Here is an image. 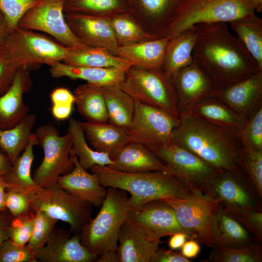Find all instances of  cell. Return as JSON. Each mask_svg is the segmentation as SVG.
<instances>
[{"mask_svg":"<svg viewBox=\"0 0 262 262\" xmlns=\"http://www.w3.org/2000/svg\"><path fill=\"white\" fill-rule=\"evenodd\" d=\"M196 26L197 35L193 60L218 90L260 71L243 44L229 32L227 23Z\"/></svg>","mask_w":262,"mask_h":262,"instance_id":"obj_1","label":"cell"},{"mask_svg":"<svg viewBox=\"0 0 262 262\" xmlns=\"http://www.w3.org/2000/svg\"><path fill=\"white\" fill-rule=\"evenodd\" d=\"M172 141L220 170L241 168L243 149L237 133L206 122L186 111L180 113Z\"/></svg>","mask_w":262,"mask_h":262,"instance_id":"obj_2","label":"cell"},{"mask_svg":"<svg viewBox=\"0 0 262 262\" xmlns=\"http://www.w3.org/2000/svg\"><path fill=\"white\" fill-rule=\"evenodd\" d=\"M90 170L103 186L118 188L129 194L131 210L154 200L200 196L181 180L163 171L130 173L98 165Z\"/></svg>","mask_w":262,"mask_h":262,"instance_id":"obj_3","label":"cell"},{"mask_svg":"<svg viewBox=\"0 0 262 262\" xmlns=\"http://www.w3.org/2000/svg\"><path fill=\"white\" fill-rule=\"evenodd\" d=\"M128 193L109 187L98 214L80 233L82 244L92 254L117 256L118 235L131 208Z\"/></svg>","mask_w":262,"mask_h":262,"instance_id":"obj_4","label":"cell"},{"mask_svg":"<svg viewBox=\"0 0 262 262\" xmlns=\"http://www.w3.org/2000/svg\"><path fill=\"white\" fill-rule=\"evenodd\" d=\"M254 15L250 0H182L162 37L172 38L198 24L229 23Z\"/></svg>","mask_w":262,"mask_h":262,"instance_id":"obj_5","label":"cell"},{"mask_svg":"<svg viewBox=\"0 0 262 262\" xmlns=\"http://www.w3.org/2000/svg\"><path fill=\"white\" fill-rule=\"evenodd\" d=\"M120 86L135 101L161 109L179 118L172 78L163 69L131 66L126 71Z\"/></svg>","mask_w":262,"mask_h":262,"instance_id":"obj_6","label":"cell"},{"mask_svg":"<svg viewBox=\"0 0 262 262\" xmlns=\"http://www.w3.org/2000/svg\"><path fill=\"white\" fill-rule=\"evenodd\" d=\"M43 151V158L34 170L33 178L41 188L55 184L61 176L70 173L74 164L71 158L72 140L68 131L61 135L55 126L47 123L34 132Z\"/></svg>","mask_w":262,"mask_h":262,"instance_id":"obj_7","label":"cell"},{"mask_svg":"<svg viewBox=\"0 0 262 262\" xmlns=\"http://www.w3.org/2000/svg\"><path fill=\"white\" fill-rule=\"evenodd\" d=\"M4 45L11 59L18 67L50 66L63 62L70 49L36 31L19 27L8 33Z\"/></svg>","mask_w":262,"mask_h":262,"instance_id":"obj_8","label":"cell"},{"mask_svg":"<svg viewBox=\"0 0 262 262\" xmlns=\"http://www.w3.org/2000/svg\"><path fill=\"white\" fill-rule=\"evenodd\" d=\"M148 148L164 165L167 173L181 180L200 196H207L209 184L221 171L172 141Z\"/></svg>","mask_w":262,"mask_h":262,"instance_id":"obj_9","label":"cell"},{"mask_svg":"<svg viewBox=\"0 0 262 262\" xmlns=\"http://www.w3.org/2000/svg\"><path fill=\"white\" fill-rule=\"evenodd\" d=\"M206 196L229 212L262 211V197L242 169L220 171L209 184Z\"/></svg>","mask_w":262,"mask_h":262,"instance_id":"obj_10","label":"cell"},{"mask_svg":"<svg viewBox=\"0 0 262 262\" xmlns=\"http://www.w3.org/2000/svg\"><path fill=\"white\" fill-rule=\"evenodd\" d=\"M161 200L173 209L179 224L190 239L204 246L214 247L212 228L213 214L219 205L216 200L197 195Z\"/></svg>","mask_w":262,"mask_h":262,"instance_id":"obj_11","label":"cell"},{"mask_svg":"<svg viewBox=\"0 0 262 262\" xmlns=\"http://www.w3.org/2000/svg\"><path fill=\"white\" fill-rule=\"evenodd\" d=\"M35 203L37 209L57 221L68 224L74 233H80L91 218L92 204L56 183L40 188L35 195Z\"/></svg>","mask_w":262,"mask_h":262,"instance_id":"obj_12","label":"cell"},{"mask_svg":"<svg viewBox=\"0 0 262 262\" xmlns=\"http://www.w3.org/2000/svg\"><path fill=\"white\" fill-rule=\"evenodd\" d=\"M64 0H40L20 20L18 27L49 34L67 47L86 46L72 33L65 16Z\"/></svg>","mask_w":262,"mask_h":262,"instance_id":"obj_13","label":"cell"},{"mask_svg":"<svg viewBox=\"0 0 262 262\" xmlns=\"http://www.w3.org/2000/svg\"><path fill=\"white\" fill-rule=\"evenodd\" d=\"M179 122V118L161 109L135 101L133 116L126 130L130 142L157 147L172 142Z\"/></svg>","mask_w":262,"mask_h":262,"instance_id":"obj_14","label":"cell"},{"mask_svg":"<svg viewBox=\"0 0 262 262\" xmlns=\"http://www.w3.org/2000/svg\"><path fill=\"white\" fill-rule=\"evenodd\" d=\"M127 220L158 243L163 237L179 232L186 233L179 224L173 209L162 200L152 201L131 210Z\"/></svg>","mask_w":262,"mask_h":262,"instance_id":"obj_15","label":"cell"},{"mask_svg":"<svg viewBox=\"0 0 262 262\" xmlns=\"http://www.w3.org/2000/svg\"><path fill=\"white\" fill-rule=\"evenodd\" d=\"M34 255L40 262H92L98 258L82 244L80 233L71 236L65 229L55 228L44 246Z\"/></svg>","mask_w":262,"mask_h":262,"instance_id":"obj_16","label":"cell"},{"mask_svg":"<svg viewBox=\"0 0 262 262\" xmlns=\"http://www.w3.org/2000/svg\"><path fill=\"white\" fill-rule=\"evenodd\" d=\"M179 113L205 98L215 97L218 89L195 61L181 69L172 79Z\"/></svg>","mask_w":262,"mask_h":262,"instance_id":"obj_17","label":"cell"},{"mask_svg":"<svg viewBox=\"0 0 262 262\" xmlns=\"http://www.w3.org/2000/svg\"><path fill=\"white\" fill-rule=\"evenodd\" d=\"M65 16L72 33L86 46L104 48L113 53L118 47L109 17L68 13Z\"/></svg>","mask_w":262,"mask_h":262,"instance_id":"obj_18","label":"cell"},{"mask_svg":"<svg viewBox=\"0 0 262 262\" xmlns=\"http://www.w3.org/2000/svg\"><path fill=\"white\" fill-rule=\"evenodd\" d=\"M215 97L245 120L262 104V71L219 89Z\"/></svg>","mask_w":262,"mask_h":262,"instance_id":"obj_19","label":"cell"},{"mask_svg":"<svg viewBox=\"0 0 262 262\" xmlns=\"http://www.w3.org/2000/svg\"><path fill=\"white\" fill-rule=\"evenodd\" d=\"M30 68L28 66H20L9 88L0 95V130L15 127L30 114V108L23 101L24 94L33 85Z\"/></svg>","mask_w":262,"mask_h":262,"instance_id":"obj_20","label":"cell"},{"mask_svg":"<svg viewBox=\"0 0 262 262\" xmlns=\"http://www.w3.org/2000/svg\"><path fill=\"white\" fill-rule=\"evenodd\" d=\"M182 0H127L131 13L150 34H162Z\"/></svg>","mask_w":262,"mask_h":262,"instance_id":"obj_21","label":"cell"},{"mask_svg":"<svg viewBox=\"0 0 262 262\" xmlns=\"http://www.w3.org/2000/svg\"><path fill=\"white\" fill-rule=\"evenodd\" d=\"M74 167L69 173L60 176L56 184L73 196L96 207H100L106 195L107 189L97 176L87 172L80 164L71 151Z\"/></svg>","mask_w":262,"mask_h":262,"instance_id":"obj_22","label":"cell"},{"mask_svg":"<svg viewBox=\"0 0 262 262\" xmlns=\"http://www.w3.org/2000/svg\"><path fill=\"white\" fill-rule=\"evenodd\" d=\"M159 245L127 220L118 235L117 254L119 262H153L160 248Z\"/></svg>","mask_w":262,"mask_h":262,"instance_id":"obj_23","label":"cell"},{"mask_svg":"<svg viewBox=\"0 0 262 262\" xmlns=\"http://www.w3.org/2000/svg\"><path fill=\"white\" fill-rule=\"evenodd\" d=\"M170 38L156 39L118 46L115 55L128 61L132 66L149 69H163L166 47Z\"/></svg>","mask_w":262,"mask_h":262,"instance_id":"obj_24","label":"cell"},{"mask_svg":"<svg viewBox=\"0 0 262 262\" xmlns=\"http://www.w3.org/2000/svg\"><path fill=\"white\" fill-rule=\"evenodd\" d=\"M79 122L94 149L107 154L112 159L130 142L126 128L108 122Z\"/></svg>","mask_w":262,"mask_h":262,"instance_id":"obj_25","label":"cell"},{"mask_svg":"<svg viewBox=\"0 0 262 262\" xmlns=\"http://www.w3.org/2000/svg\"><path fill=\"white\" fill-rule=\"evenodd\" d=\"M112 160L113 163L109 167L122 172L163 171L166 172L165 166L161 160L148 147L139 143L129 142Z\"/></svg>","mask_w":262,"mask_h":262,"instance_id":"obj_26","label":"cell"},{"mask_svg":"<svg viewBox=\"0 0 262 262\" xmlns=\"http://www.w3.org/2000/svg\"><path fill=\"white\" fill-rule=\"evenodd\" d=\"M183 111L210 124L236 133L245 121L215 97H209L189 105L182 111Z\"/></svg>","mask_w":262,"mask_h":262,"instance_id":"obj_27","label":"cell"},{"mask_svg":"<svg viewBox=\"0 0 262 262\" xmlns=\"http://www.w3.org/2000/svg\"><path fill=\"white\" fill-rule=\"evenodd\" d=\"M49 72L53 78L80 79L101 86H120L126 74L125 71L115 68L73 66L62 62L49 66Z\"/></svg>","mask_w":262,"mask_h":262,"instance_id":"obj_28","label":"cell"},{"mask_svg":"<svg viewBox=\"0 0 262 262\" xmlns=\"http://www.w3.org/2000/svg\"><path fill=\"white\" fill-rule=\"evenodd\" d=\"M212 230L214 247L218 244L238 246L257 241L237 219L219 204L213 214Z\"/></svg>","mask_w":262,"mask_h":262,"instance_id":"obj_29","label":"cell"},{"mask_svg":"<svg viewBox=\"0 0 262 262\" xmlns=\"http://www.w3.org/2000/svg\"><path fill=\"white\" fill-rule=\"evenodd\" d=\"M197 35L196 26L170 38L167 44L163 69L172 79L192 61V51Z\"/></svg>","mask_w":262,"mask_h":262,"instance_id":"obj_30","label":"cell"},{"mask_svg":"<svg viewBox=\"0 0 262 262\" xmlns=\"http://www.w3.org/2000/svg\"><path fill=\"white\" fill-rule=\"evenodd\" d=\"M38 145L34 133L30 136L28 143L21 154L13 163L12 165L4 175L8 185L12 188L36 194L40 187L31 175V167L34 159L33 147Z\"/></svg>","mask_w":262,"mask_h":262,"instance_id":"obj_31","label":"cell"},{"mask_svg":"<svg viewBox=\"0 0 262 262\" xmlns=\"http://www.w3.org/2000/svg\"><path fill=\"white\" fill-rule=\"evenodd\" d=\"M62 62L73 66L115 68L125 71L132 66L128 61L107 49L87 46L79 49L70 48Z\"/></svg>","mask_w":262,"mask_h":262,"instance_id":"obj_32","label":"cell"},{"mask_svg":"<svg viewBox=\"0 0 262 262\" xmlns=\"http://www.w3.org/2000/svg\"><path fill=\"white\" fill-rule=\"evenodd\" d=\"M73 94L78 112L87 121L108 122L106 106L101 86L86 82L77 86Z\"/></svg>","mask_w":262,"mask_h":262,"instance_id":"obj_33","label":"cell"},{"mask_svg":"<svg viewBox=\"0 0 262 262\" xmlns=\"http://www.w3.org/2000/svg\"><path fill=\"white\" fill-rule=\"evenodd\" d=\"M101 88L106 106L108 122L127 128L133 116L135 100L120 86H102Z\"/></svg>","mask_w":262,"mask_h":262,"instance_id":"obj_34","label":"cell"},{"mask_svg":"<svg viewBox=\"0 0 262 262\" xmlns=\"http://www.w3.org/2000/svg\"><path fill=\"white\" fill-rule=\"evenodd\" d=\"M228 23L262 71V19L255 14Z\"/></svg>","mask_w":262,"mask_h":262,"instance_id":"obj_35","label":"cell"},{"mask_svg":"<svg viewBox=\"0 0 262 262\" xmlns=\"http://www.w3.org/2000/svg\"><path fill=\"white\" fill-rule=\"evenodd\" d=\"M68 131L72 140V152L84 169L88 170L96 165L109 166L113 164L112 159L107 154L92 149L88 145L79 121L70 118Z\"/></svg>","mask_w":262,"mask_h":262,"instance_id":"obj_36","label":"cell"},{"mask_svg":"<svg viewBox=\"0 0 262 262\" xmlns=\"http://www.w3.org/2000/svg\"><path fill=\"white\" fill-rule=\"evenodd\" d=\"M109 19L118 46L159 38L148 33L130 12L114 15Z\"/></svg>","mask_w":262,"mask_h":262,"instance_id":"obj_37","label":"cell"},{"mask_svg":"<svg viewBox=\"0 0 262 262\" xmlns=\"http://www.w3.org/2000/svg\"><path fill=\"white\" fill-rule=\"evenodd\" d=\"M35 121V115L29 114L15 127L6 130L0 129V147L12 163L25 149L33 133Z\"/></svg>","mask_w":262,"mask_h":262,"instance_id":"obj_38","label":"cell"},{"mask_svg":"<svg viewBox=\"0 0 262 262\" xmlns=\"http://www.w3.org/2000/svg\"><path fill=\"white\" fill-rule=\"evenodd\" d=\"M64 12L109 17L130 12L127 0H64Z\"/></svg>","mask_w":262,"mask_h":262,"instance_id":"obj_39","label":"cell"},{"mask_svg":"<svg viewBox=\"0 0 262 262\" xmlns=\"http://www.w3.org/2000/svg\"><path fill=\"white\" fill-rule=\"evenodd\" d=\"M261 243L255 241L250 243L234 247L218 244L213 247L208 262H261Z\"/></svg>","mask_w":262,"mask_h":262,"instance_id":"obj_40","label":"cell"},{"mask_svg":"<svg viewBox=\"0 0 262 262\" xmlns=\"http://www.w3.org/2000/svg\"><path fill=\"white\" fill-rule=\"evenodd\" d=\"M237 135L243 149L262 150V104L245 120Z\"/></svg>","mask_w":262,"mask_h":262,"instance_id":"obj_41","label":"cell"},{"mask_svg":"<svg viewBox=\"0 0 262 262\" xmlns=\"http://www.w3.org/2000/svg\"><path fill=\"white\" fill-rule=\"evenodd\" d=\"M36 194L7 188L4 198L6 210L9 211L12 217L35 213L37 210Z\"/></svg>","mask_w":262,"mask_h":262,"instance_id":"obj_42","label":"cell"},{"mask_svg":"<svg viewBox=\"0 0 262 262\" xmlns=\"http://www.w3.org/2000/svg\"><path fill=\"white\" fill-rule=\"evenodd\" d=\"M58 221L37 209L33 230L27 246L34 253L46 244Z\"/></svg>","mask_w":262,"mask_h":262,"instance_id":"obj_43","label":"cell"},{"mask_svg":"<svg viewBox=\"0 0 262 262\" xmlns=\"http://www.w3.org/2000/svg\"><path fill=\"white\" fill-rule=\"evenodd\" d=\"M40 0H0V11L3 15L9 33L18 27L23 16Z\"/></svg>","mask_w":262,"mask_h":262,"instance_id":"obj_44","label":"cell"},{"mask_svg":"<svg viewBox=\"0 0 262 262\" xmlns=\"http://www.w3.org/2000/svg\"><path fill=\"white\" fill-rule=\"evenodd\" d=\"M241 168L262 197V150L243 149Z\"/></svg>","mask_w":262,"mask_h":262,"instance_id":"obj_45","label":"cell"},{"mask_svg":"<svg viewBox=\"0 0 262 262\" xmlns=\"http://www.w3.org/2000/svg\"><path fill=\"white\" fill-rule=\"evenodd\" d=\"M35 213L12 217L10 225V239L19 245H27L29 241L34 223Z\"/></svg>","mask_w":262,"mask_h":262,"instance_id":"obj_46","label":"cell"},{"mask_svg":"<svg viewBox=\"0 0 262 262\" xmlns=\"http://www.w3.org/2000/svg\"><path fill=\"white\" fill-rule=\"evenodd\" d=\"M0 262H37L27 245H19L10 239L0 247Z\"/></svg>","mask_w":262,"mask_h":262,"instance_id":"obj_47","label":"cell"},{"mask_svg":"<svg viewBox=\"0 0 262 262\" xmlns=\"http://www.w3.org/2000/svg\"><path fill=\"white\" fill-rule=\"evenodd\" d=\"M248 230L257 241L262 242V211H238L229 212Z\"/></svg>","mask_w":262,"mask_h":262,"instance_id":"obj_48","label":"cell"},{"mask_svg":"<svg viewBox=\"0 0 262 262\" xmlns=\"http://www.w3.org/2000/svg\"><path fill=\"white\" fill-rule=\"evenodd\" d=\"M19 67L12 60L4 45H0V95L9 88Z\"/></svg>","mask_w":262,"mask_h":262,"instance_id":"obj_49","label":"cell"},{"mask_svg":"<svg viewBox=\"0 0 262 262\" xmlns=\"http://www.w3.org/2000/svg\"><path fill=\"white\" fill-rule=\"evenodd\" d=\"M50 98L52 105L73 106L75 103L73 93L64 87H59L54 89L50 94Z\"/></svg>","mask_w":262,"mask_h":262,"instance_id":"obj_50","label":"cell"},{"mask_svg":"<svg viewBox=\"0 0 262 262\" xmlns=\"http://www.w3.org/2000/svg\"><path fill=\"white\" fill-rule=\"evenodd\" d=\"M189 259L184 257L174 250L159 248L153 262H190Z\"/></svg>","mask_w":262,"mask_h":262,"instance_id":"obj_51","label":"cell"},{"mask_svg":"<svg viewBox=\"0 0 262 262\" xmlns=\"http://www.w3.org/2000/svg\"><path fill=\"white\" fill-rule=\"evenodd\" d=\"M180 248V254L188 259L196 258L200 251L199 242L193 238L187 240Z\"/></svg>","mask_w":262,"mask_h":262,"instance_id":"obj_52","label":"cell"},{"mask_svg":"<svg viewBox=\"0 0 262 262\" xmlns=\"http://www.w3.org/2000/svg\"><path fill=\"white\" fill-rule=\"evenodd\" d=\"M5 211L0 213V247L5 241L10 239L9 229L12 216L9 217L5 215Z\"/></svg>","mask_w":262,"mask_h":262,"instance_id":"obj_53","label":"cell"},{"mask_svg":"<svg viewBox=\"0 0 262 262\" xmlns=\"http://www.w3.org/2000/svg\"><path fill=\"white\" fill-rule=\"evenodd\" d=\"M73 109V106L67 105H52L51 113L57 120H65L69 118Z\"/></svg>","mask_w":262,"mask_h":262,"instance_id":"obj_54","label":"cell"},{"mask_svg":"<svg viewBox=\"0 0 262 262\" xmlns=\"http://www.w3.org/2000/svg\"><path fill=\"white\" fill-rule=\"evenodd\" d=\"M168 245L173 250L180 249L185 242L190 239L189 235L183 232H179L170 236Z\"/></svg>","mask_w":262,"mask_h":262,"instance_id":"obj_55","label":"cell"},{"mask_svg":"<svg viewBox=\"0 0 262 262\" xmlns=\"http://www.w3.org/2000/svg\"><path fill=\"white\" fill-rule=\"evenodd\" d=\"M12 164L9 157L0 147V176L5 175L10 169Z\"/></svg>","mask_w":262,"mask_h":262,"instance_id":"obj_56","label":"cell"},{"mask_svg":"<svg viewBox=\"0 0 262 262\" xmlns=\"http://www.w3.org/2000/svg\"><path fill=\"white\" fill-rule=\"evenodd\" d=\"M8 187V185L5 180L4 175L0 176V213L6 210L4 198L6 190Z\"/></svg>","mask_w":262,"mask_h":262,"instance_id":"obj_57","label":"cell"},{"mask_svg":"<svg viewBox=\"0 0 262 262\" xmlns=\"http://www.w3.org/2000/svg\"><path fill=\"white\" fill-rule=\"evenodd\" d=\"M8 33L6 20L3 15L0 11V45H4Z\"/></svg>","mask_w":262,"mask_h":262,"instance_id":"obj_58","label":"cell"},{"mask_svg":"<svg viewBox=\"0 0 262 262\" xmlns=\"http://www.w3.org/2000/svg\"><path fill=\"white\" fill-rule=\"evenodd\" d=\"M253 4L254 10L258 13L262 12V0H250Z\"/></svg>","mask_w":262,"mask_h":262,"instance_id":"obj_59","label":"cell"}]
</instances>
